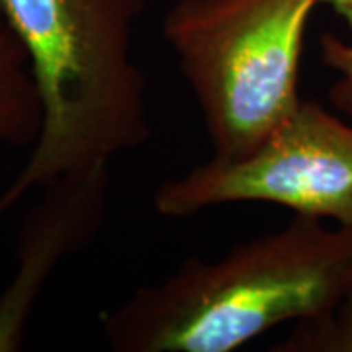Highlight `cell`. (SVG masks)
I'll use <instances>...</instances> for the list:
<instances>
[{
  "label": "cell",
  "mask_w": 352,
  "mask_h": 352,
  "mask_svg": "<svg viewBox=\"0 0 352 352\" xmlns=\"http://www.w3.org/2000/svg\"><path fill=\"white\" fill-rule=\"evenodd\" d=\"M352 288V227L296 215L215 258H188L102 321L118 352H231L329 314Z\"/></svg>",
  "instance_id": "1"
},
{
  "label": "cell",
  "mask_w": 352,
  "mask_h": 352,
  "mask_svg": "<svg viewBox=\"0 0 352 352\" xmlns=\"http://www.w3.org/2000/svg\"><path fill=\"white\" fill-rule=\"evenodd\" d=\"M145 0H0L41 102V129L0 194V215L57 176L110 166L151 138L147 80L133 57Z\"/></svg>",
  "instance_id": "2"
},
{
  "label": "cell",
  "mask_w": 352,
  "mask_h": 352,
  "mask_svg": "<svg viewBox=\"0 0 352 352\" xmlns=\"http://www.w3.org/2000/svg\"><path fill=\"white\" fill-rule=\"evenodd\" d=\"M319 0H176L163 36L200 106L214 157L237 159L300 98L303 39Z\"/></svg>",
  "instance_id": "3"
},
{
  "label": "cell",
  "mask_w": 352,
  "mask_h": 352,
  "mask_svg": "<svg viewBox=\"0 0 352 352\" xmlns=\"http://www.w3.org/2000/svg\"><path fill=\"white\" fill-rule=\"evenodd\" d=\"M272 204L296 215L352 227V126L303 102L263 143L208 163L155 190L157 214L182 219L227 204Z\"/></svg>",
  "instance_id": "4"
},
{
  "label": "cell",
  "mask_w": 352,
  "mask_h": 352,
  "mask_svg": "<svg viewBox=\"0 0 352 352\" xmlns=\"http://www.w3.org/2000/svg\"><path fill=\"white\" fill-rule=\"evenodd\" d=\"M110 166L57 176L25 215L16 243V270L0 292V352L24 344L39 294L59 263L98 235L108 210Z\"/></svg>",
  "instance_id": "5"
},
{
  "label": "cell",
  "mask_w": 352,
  "mask_h": 352,
  "mask_svg": "<svg viewBox=\"0 0 352 352\" xmlns=\"http://www.w3.org/2000/svg\"><path fill=\"white\" fill-rule=\"evenodd\" d=\"M41 129V102L22 43L12 30L0 36V143L34 145Z\"/></svg>",
  "instance_id": "6"
},
{
  "label": "cell",
  "mask_w": 352,
  "mask_h": 352,
  "mask_svg": "<svg viewBox=\"0 0 352 352\" xmlns=\"http://www.w3.org/2000/svg\"><path fill=\"white\" fill-rule=\"evenodd\" d=\"M272 352H352V288L329 314L298 321Z\"/></svg>",
  "instance_id": "7"
},
{
  "label": "cell",
  "mask_w": 352,
  "mask_h": 352,
  "mask_svg": "<svg viewBox=\"0 0 352 352\" xmlns=\"http://www.w3.org/2000/svg\"><path fill=\"white\" fill-rule=\"evenodd\" d=\"M319 50L323 65L337 75L329 88V100L337 110L352 116V43L335 34H323Z\"/></svg>",
  "instance_id": "8"
},
{
  "label": "cell",
  "mask_w": 352,
  "mask_h": 352,
  "mask_svg": "<svg viewBox=\"0 0 352 352\" xmlns=\"http://www.w3.org/2000/svg\"><path fill=\"white\" fill-rule=\"evenodd\" d=\"M319 4L331 6L352 28V0H319Z\"/></svg>",
  "instance_id": "9"
},
{
  "label": "cell",
  "mask_w": 352,
  "mask_h": 352,
  "mask_svg": "<svg viewBox=\"0 0 352 352\" xmlns=\"http://www.w3.org/2000/svg\"><path fill=\"white\" fill-rule=\"evenodd\" d=\"M10 32V28L6 24V20H4V14L0 10V36H4V34H8Z\"/></svg>",
  "instance_id": "10"
}]
</instances>
